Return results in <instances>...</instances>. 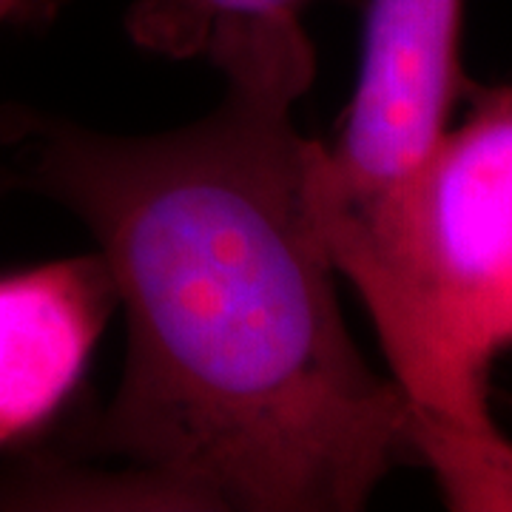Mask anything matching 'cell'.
<instances>
[{
    "instance_id": "obj_1",
    "label": "cell",
    "mask_w": 512,
    "mask_h": 512,
    "mask_svg": "<svg viewBox=\"0 0 512 512\" xmlns=\"http://www.w3.org/2000/svg\"><path fill=\"white\" fill-rule=\"evenodd\" d=\"M214 111L117 137L0 111L15 183L69 208L128 319L126 370L89 433L137 507L356 512L410 461V416L367 365L305 191L291 111L305 26L225 40Z\"/></svg>"
},
{
    "instance_id": "obj_2",
    "label": "cell",
    "mask_w": 512,
    "mask_h": 512,
    "mask_svg": "<svg viewBox=\"0 0 512 512\" xmlns=\"http://www.w3.org/2000/svg\"><path fill=\"white\" fill-rule=\"evenodd\" d=\"M305 191L447 507L512 510V441L490 410V373L512 348V83L478 89L461 126L382 191Z\"/></svg>"
},
{
    "instance_id": "obj_3",
    "label": "cell",
    "mask_w": 512,
    "mask_h": 512,
    "mask_svg": "<svg viewBox=\"0 0 512 512\" xmlns=\"http://www.w3.org/2000/svg\"><path fill=\"white\" fill-rule=\"evenodd\" d=\"M464 0H370L359 83L336 146L308 143L305 183L359 200L402 180L450 126Z\"/></svg>"
},
{
    "instance_id": "obj_4",
    "label": "cell",
    "mask_w": 512,
    "mask_h": 512,
    "mask_svg": "<svg viewBox=\"0 0 512 512\" xmlns=\"http://www.w3.org/2000/svg\"><path fill=\"white\" fill-rule=\"evenodd\" d=\"M114 308L100 254L0 276V450L37 433L69 399Z\"/></svg>"
},
{
    "instance_id": "obj_5",
    "label": "cell",
    "mask_w": 512,
    "mask_h": 512,
    "mask_svg": "<svg viewBox=\"0 0 512 512\" xmlns=\"http://www.w3.org/2000/svg\"><path fill=\"white\" fill-rule=\"evenodd\" d=\"M308 0H137L126 15L131 40L154 55H208L231 37L302 26Z\"/></svg>"
},
{
    "instance_id": "obj_6",
    "label": "cell",
    "mask_w": 512,
    "mask_h": 512,
    "mask_svg": "<svg viewBox=\"0 0 512 512\" xmlns=\"http://www.w3.org/2000/svg\"><path fill=\"white\" fill-rule=\"evenodd\" d=\"M23 3L26 0H0V26L9 18H15L20 9H23Z\"/></svg>"
}]
</instances>
